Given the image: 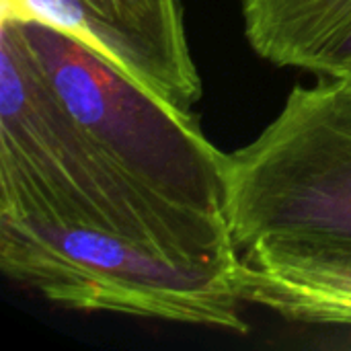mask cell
<instances>
[{
  "mask_svg": "<svg viewBox=\"0 0 351 351\" xmlns=\"http://www.w3.org/2000/svg\"><path fill=\"white\" fill-rule=\"evenodd\" d=\"M0 216L115 234L183 265L239 263L228 228L165 208L117 169L66 109L8 16L0 25Z\"/></svg>",
  "mask_w": 351,
  "mask_h": 351,
  "instance_id": "cell-1",
  "label": "cell"
},
{
  "mask_svg": "<svg viewBox=\"0 0 351 351\" xmlns=\"http://www.w3.org/2000/svg\"><path fill=\"white\" fill-rule=\"evenodd\" d=\"M2 16L14 23L72 117L142 193L228 228V154L191 111L175 109L76 37L37 19Z\"/></svg>",
  "mask_w": 351,
  "mask_h": 351,
  "instance_id": "cell-2",
  "label": "cell"
},
{
  "mask_svg": "<svg viewBox=\"0 0 351 351\" xmlns=\"http://www.w3.org/2000/svg\"><path fill=\"white\" fill-rule=\"evenodd\" d=\"M0 269L70 311L249 331L241 319L237 267L175 263L107 232L0 216Z\"/></svg>",
  "mask_w": 351,
  "mask_h": 351,
  "instance_id": "cell-3",
  "label": "cell"
},
{
  "mask_svg": "<svg viewBox=\"0 0 351 351\" xmlns=\"http://www.w3.org/2000/svg\"><path fill=\"white\" fill-rule=\"evenodd\" d=\"M226 216L237 251L278 239L351 241V90L294 86L280 115L228 154Z\"/></svg>",
  "mask_w": 351,
  "mask_h": 351,
  "instance_id": "cell-4",
  "label": "cell"
},
{
  "mask_svg": "<svg viewBox=\"0 0 351 351\" xmlns=\"http://www.w3.org/2000/svg\"><path fill=\"white\" fill-rule=\"evenodd\" d=\"M2 14L76 37L175 109L202 97L179 0H4Z\"/></svg>",
  "mask_w": 351,
  "mask_h": 351,
  "instance_id": "cell-5",
  "label": "cell"
},
{
  "mask_svg": "<svg viewBox=\"0 0 351 351\" xmlns=\"http://www.w3.org/2000/svg\"><path fill=\"white\" fill-rule=\"evenodd\" d=\"M243 302L288 321L351 327V241L259 239L239 251Z\"/></svg>",
  "mask_w": 351,
  "mask_h": 351,
  "instance_id": "cell-6",
  "label": "cell"
},
{
  "mask_svg": "<svg viewBox=\"0 0 351 351\" xmlns=\"http://www.w3.org/2000/svg\"><path fill=\"white\" fill-rule=\"evenodd\" d=\"M241 10L259 58L319 78L351 68V0H241Z\"/></svg>",
  "mask_w": 351,
  "mask_h": 351,
  "instance_id": "cell-7",
  "label": "cell"
},
{
  "mask_svg": "<svg viewBox=\"0 0 351 351\" xmlns=\"http://www.w3.org/2000/svg\"><path fill=\"white\" fill-rule=\"evenodd\" d=\"M337 80H341V82H343V84H346V86L351 90V68L346 72V74H343V76H341V78H337Z\"/></svg>",
  "mask_w": 351,
  "mask_h": 351,
  "instance_id": "cell-8",
  "label": "cell"
}]
</instances>
